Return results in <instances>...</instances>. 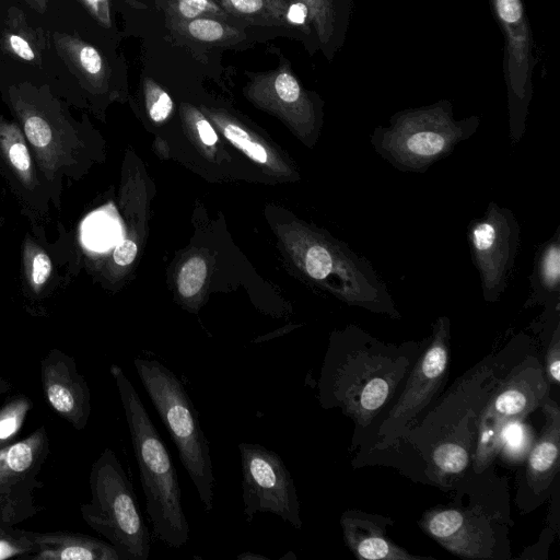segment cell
<instances>
[{"instance_id": "obj_3", "label": "cell", "mask_w": 560, "mask_h": 560, "mask_svg": "<svg viewBox=\"0 0 560 560\" xmlns=\"http://www.w3.org/2000/svg\"><path fill=\"white\" fill-rule=\"evenodd\" d=\"M8 104L21 127L49 197L59 206L62 182L74 179L81 140L74 119L47 86L11 85Z\"/></svg>"}, {"instance_id": "obj_37", "label": "cell", "mask_w": 560, "mask_h": 560, "mask_svg": "<svg viewBox=\"0 0 560 560\" xmlns=\"http://www.w3.org/2000/svg\"><path fill=\"white\" fill-rule=\"evenodd\" d=\"M196 126L199 137L205 144L213 145L217 142L218 136L213 128L211 127V125L206 119H198Z\"/></svg>"}, {"instance_id": "obj_24", "label": "cell", "mask_w": 560, "mask_h": 560, "mask_svg": "<svg viewBox=\"0 0 560 560\" xmlns=\"http://www.w3.org/2000/svg\"><path fill=\"white\" fill-rule=\"evenodd\" d=\"M32 406L27 396L19 395L0 407V450L14 443Z\"/></svg>"}, {"instance_id": "obj_14", "label": "cell", "mask_w": 560, "mask_h": 560, "mask_svg": "<svg viewBox=\"0 0 560 560\" xmlns=\"http://www.w3.org/2000/svg\"><path fill=\"white\" fill-rule=\"evenodd\" d=\"M45 397L56 413L74 429L83 430L91 413V394L73 358L52 349L40 362Z\"/></svg>"}, {"instance_id": "obj_30", "label": "cell", "mask_w": 560, "mask_h": 560, "mask_svg": "<svg viewBox=\"0 0 560 560\" xmlns=\"http://www.w3.org/2000/svg\"><path fill=\"white\" fill-rule=\"evenodd\" d=\"M187 31L194 38L203 42L219 40L226 33L224 25L212 19H192L187 24Z\"/></svg>"}, {"instance_id": "obj_8", "label": "cell", "mask_w": 560, "mask_h": 560, "mask_svg": "<svg viewBox=\"0 0 560 560\" xmlns=\"http://www.w3.org/2000/svg\"><path fill=\"white\" fill-rule=\"evenodd\" d=\"M244 516L252 523L257 513H272L293 528H302L294 480L280 455L267 447L238 444Z\"/></svg>"}, {"instance_id": "obj_32", "label": "cell", "mask_w": 560, "mask_h": 560, "mask_svg": "<svg viewBox=\"0 0 560 560\" xmlns=\"http://www.w3.org/2000/svg\"><path fill=\"white\" fill-rule=\"evenodd\" d=\"M177 12L187 20H192L206 11H218L211 0H176Z\"/></svg>"}, {"instance_id": "obj_25", "label": "cell", "mask_w": 560, "mask_h": 560, "mask_svg": "<svg viewBox=\"0 0 560 560\" xmlns=\"http://www.w3.org/2000/svg\"><path fill=\"white\" fill-rule=\"evenodd\" d=\"M207 276V265L201 257H191L182 267L177 285L183 298H191L199 293Z\"/></svg>"}, {"instance_id": "obj_42", "label": "cell", "mask_w": 560, "mask_h": 560, "mask_svg": "<svg viewBox=\"0 0 560 560\" xmlns=\"http://www.w3.org/2000/svg\"><path fill=\"white\" fill-rule=\"evenodd\" d=\"M8 527H10V526H5V525H3V524H1V523H0V532H2V530H4V529H7Z\"/></svg>"}, {"instance_id": "obj_9", "label": "cell", "mask_w": 560, "mask_h": 560, "mask_svg": "<svg viewBox=\"0 0 560 560\" xmlns=\"http://www.w3.org/2000/svg\"><path fill=\"white\" fill-rule=\"evenodd\" d=\"M450 326L447 316L435 320L428 347L415 363L401 395L380 427L383 446L393 444L409 432L411 423L442 385L448 365Z\"/></svg>"}, {"instance_id": "obj_2", "label": "cell", "mask_w": 560, "mask_h": 560, "mask_svg": "<svg viewBox=\"0 0 560 560\" xmlns=\"http://www.w3.org/2000/svg\"><path fill=\"white\" fill-rule=\"evenodd\" d=\"M109 371L116 382L131 436L153 534L167 546L180 548L188 542L190 529L170 453L121 368L112 364Z\"/></svg>"}, {"instance_id": "obj_28", "label": "cell", "mask_w": 560, "mask_h": 560, "mask_svg": "<svg viewBox=\"0 0 560 560\" xmlns=\"http://www.w3.org/2000/svg\"><path fill=\"white\" fill-rule=\"evenodd\" d=\"M147 106L152 120L160 122L165 120L173 109V101L170 95L155 82L145 81Z\"/></svg>"}, {"instance_id": "obj_17", "label": "cell", "mask_w": 560, "mask_h": 560, "mask_svg": "<svg viewBox=\"0 0 560 560\" xmlns=\"http://www.w3.org/2000/svg\"><path fill=\"white\" fill-rule=\"evenodd\" d=\"M545 424L527 460L526 483L539 494L546 491L559 471L560 409L549 397L541 405Z\"/></svg>"}, {"instance_id": "obj_10", "label": "cell", "mask_w": 560, "mask_h": 560, "mask_svg": "<svg viewBox=\"0 0 560 560\" xmlns=\"http://www.w3.org/2000/svg\"><path fill=\"white\" fill-rule=\"evenodd\" d=\"M49 454V440L42 425L27 438L0 450V523L13 527L33 516L40 506L35 492L43 487L38 479Z\"/></svg>"}, {"instance_id": "obj_40", "label": "cell", "mask_w": 560, "mask_h": 560, "mask_svg": "<svg viewBox=\"0 0 560 560\" xmlns=\"http://www.w3.org/2000/svg\"><path fill=\"white\" fill-rule=\"evenodd\" d=\"M10 388V383L0 374V395L7 393Z\"/></svg>"}, {"instance_id": "obj_19", "label": "cell", "mask_w": 560, "mask_h": 560, "mask_svg": "<svg viewBox=\"0 0 560 560\" xmlns=\"http://www.w3.org/2000/svg\"><path fill=\"white\" fill-rule=\"evenodd\" d=\"M525 308L541 305L548 312L560 310V224L552 236L537 248Z\"/></svg>"}, {"instance_id": "obj_5", "label": "cell", "mask_w": 560, "mask_h": 560, "mask_svg": "<svg viewBox=\"0 0 560 560\" xmlns=\"http://www.w3.org/2000/svg\"><path fill=\"white\" fill-rule=\"evenodd\" d=\"M135 368L164 423L207 512L213 509L214 475L198 412L182 381L156 360L136 358Z\"/></svg>"}, {"instance_id": "obj_7", "label": "cell", "mask_w": 560, "mask_h": 560, "mask_svg": "<svg viewBox=\"0 0 560 560\" xmlns=\"http://www.w3.org/2000/svg\"><path fill=\"white\" fill-rule=\"evenodd\" d=\"M467 241L483 300L499 302L509 287L520 249L521 229L515 214L490 201L485 213L469 222Z\"/></svg>"}, {"instance_id": "obj_20", "label": "cell", "mask_w": 560, "mask_h": 560, "mask_svg": "<svg viewBox=\"0 0 560 560\" xmlns=\"http://www.w3.org/2000/svg\"><path fill=\"white\" fill-rule=\"evenodd\" d=\"M52 37L58 55L83 85L93 90L105 85L106 62L94 46L65 33H55Z\"/></svg>"}, {"instance_id": "obj_23", "label": "cell", "mask_w": 560, "mask_h": 560, "mask_svg": "<svg viewBox=\"0 0 560 560\" xmlns=\"http://www.w3.org/2000/svg\"><path fill=\"white\" fill-rule=\"evenodd\" d=\"M470 445V438L442 441L429 455L431 472L440 477L462 472L469 464Z\"/></svg>"}, {"instance_id": "obj_36", "label": "cell", "mask_w": 560, "mask_h": 560, "mask_svg": "<svg viewBox=\"0 0 560 560\" xmlns=\"http://www.w3.org/2000/svg\"><path fill=\"white\" fill-rule=\"evenodd\" d=\"M228 4L235 11L244 14H253L261 10L262 0H226Z\"/></svg>"}, {"instance_id": "obj_11", "label": "cell", "mask_w": 560, "mask_h": 560, "mask_svg": "<svg viewBox=\"0 0 560 560\" xmlns=\"http://www.w3.org/2000/svg\"><path fill=\"white\" fill-rule=\"evenodd\" d=\"M506 38L509 137L512 145L526 130L532 98L533 40L521 0H490Z\"/></svg>"}, {"instance_id": "obj_27", "label": "cell", "mask_w": 560, "mask_h": 560, "mask_svg": "<svg viewBox=\"0 0 560 560\" xmlns=\"http://www.w3.org/2000/svg\"><path fill=\"white\" fill-rule=\"evenodd\" d=\"M223 131L225 138L242 150L248 158L258 163L267 162L268 154L265 148L253 141L243 128L234 124H226Z\"/></svg>"}, {"instance_id": "obj_1", "label": "cell", "mask_w": 560, "mask_h": 560, "mask_svg": "<svg viewBox=\"0 0 560 560\" xmlns=\"http://www.w3.org/2000/svg\"><path fill=\"white\" fill-rule=\"evenodd\" d=\"M389 346L357 326L337 332L318 382L323 407H340L360 427L371 422L404 378L409 362L383 355Z\"/></svg>"}, {"instance_id": "obj_29", "label": "cell", "mask_w": 560, "mask_h": 560, "mask_svg": "<svg viewBox=\"0 0 560 560\" xmlns=\"http://www.w3.org/2000/svg\"><path fill=\"white\" fill-rule=\"evenodd\" d=\"M32 545L24 530H14L12 527L0 532V560L13 557H28Z\"/></svg>"}, {"instance_id": "obj_34", "label": "cell", "mask_w": 560, "mask_h": 560, "mask_svg": "<svg viewBox=\"0 0 560 560\" xmlns=\"http://www.w3.org/2000/svg\"><path fill=\"white\" fill-rule=\"evenodd\" d=\"M83 7L103 25H110L108 0H79Z\"/></svg>"}, {"instance_id": "obj_6", "label": "cell", "mask_w": 560, "mask_h": 560, "mask_svg": "<svg viewBox=\"0 0 560 560\" xmlns=\"http://www.w3.org/2000/svg\"><path fill=\"white\" fill-rule=\"evenodd\" d=\"M91 501L81 504L84 522L104 536L120 560H147L150 535L132 485L116 454L105 448L90 471Z\"/></svg>"}, {"instance_id": "obj_26", "label": "cell", "mask_w": 560, "mask_h": 560, "mask_svg": "<svg viewBox=\"0 0 560 560\" xmlns=\"http://www.w3.org/2000/svg\"><path fill=\"white\" fill-rule=\"evenodd\" d=\"M310 12V19L315 25L317 35L326 44L334 31L335 13L331 0H301Z\"/></svg>"}, {"instance_id": "obj_12", "label": "cell", "mask_w": 560, "mask_h": 560, "mask_svg": "<svg viewBox=\"0 0 560 560\" xmlns=\"http://www.w3.org/2000/svg\"><path fill=\"white\" fill-rule=\"evenodd\" d=\"M549 385L536 358L523 361L491 395L478 424L504 431L510 422L523 419L542 405Z\"/></svg>"}, {"instance_id": "obj_18", "label": "cell", "mask_w": 560, "mask_h": 560, "mask_svg": "<svg viewBox=\"0 0 560 560\" xmlns=\"http://www.w3.org/2000/svg\"><path fill=\"white\" fill-rule=\"evenodd\" d=\"M0 171H7L10 179L27 197L35 198L44 191V184L21 127L0 117Z\"/></svg>"}, {"instance_id": "obj_35", "label": "cell", "mask_w": 560, "mask_h": 560, "mask_svg": "<svg viewBox=\"0 0 560 560\" xmlns=\"http://www.w3.org/2000/svg\"><path fill=\"white\" fill-rule=\"evenodd\" d=\"M308 18V8L302 1L292 3L287 11V20L295 25H303Z\"/></svg>"}, {"instance_id": "obj_33", "label": "cell", "mask_w": 560, "mask_h": 560, "mask_svg": "<svg viewBox=\"0 0 560 560\" xmlns=\"http://www.w3.org/2000/svg\"><path fill=\"white\" fill-rule=\"evenodd\" d=\"M137 255V245L131 240H125L119 243L113 253V259L118 266L130 265Z\"/></svg>"}, {"instance_id": "obj_21", "label": "cell", "mask_w": 560, "mask_h": 560, "mask_svg": "<svg viewBox=\"0 0 560 560\" xmlns=\"http://www.w3.org/2000/svg\"><path fill=\"white\" fill-rule=\"evenodd\" d=\"M46 35L40 27L33 26L25 14L11 8L1 34V49L13 57L39 66L46 49Z\"/></svg>"}, {"instance_id": "obj_41", "label": "cell", "mask_w": 560, "mask_h": 560, "mask_svg": "<svg viewBox=\"0 0 560 560\" xmlns=\"http://www.w3.org/2000/svg\"><path fill=\"white\" fill-rule=\"evenodd\" d=\"M295 558L294 555H292L291 552H288L287 556L282 557L281 559H287V558Z\"/></svg>"}, {"instance_id": "obj_13", "label": "cell", "mask_w": 560, "mask_h": 560, "mask_svg": "<svg viewBox=\"0 0 560 560\" xmlns=\"http://www.w3.org/2000/svg\"><path fill=\"white\" fill-rule=\"evenodd\" d=\"M419 526L451 553L465 559H494L495 540L490 525L456 508H433Z\"/></svg>"}, {"instance_id": "obj_15", "label": "cell", "mask_w": 560, "mask_h": 560, "mask_svg": "<svg viewBox=\"0 0 560 560\" xmlns=\"http://www.w3.org/2000/svg\"><path fill=\"white\" fill-rule=\"evenodd\" d=\"M346 545L358 559L366 560H419L428 557L410 555L393 542L386 526L387 517L361 511L347 510L340 517Z\"/></svg>"}, {"instance_id": "obj_16", "label": "cell", "mask_w": 560, "mask_h": 560, "mask_svg": "<svg viewBox=\"0 0 560 560\" xmlns=\"http://www.w3.org/2000/svg\"><path fill=\"white\" fill-rule=\"evenodd\" d=\"M32 545L27 558L35 560H120L116 549L103 540L66 532L24 530Z\"/></svg>"}, {"instance_id": "obj_31", "label": "cell", "mask_w": 560, "mask_h": 560, "mask_svg": "<svg viewBox=\"0 0 560 560\" xmlns=\"http://www.w3.org/2000/svg\"><path fill=\"white\" fill-rule=\"evenodd\" d=\"M546 371L549 383L558 385L560 381V323L556 327L546 353Z\"/></svg>"}, {"instance_id": "obj_38", "label": "cell", "mask_w": 560, "mask_h": 560, "mask_svg": "<svg viewBox=\"0 0 560 560\" xmlns=\"http://www.w3.org/2000/svg\"><path fill=\"white\" fill-rule=\"evenodd\" d=\"M22 1L25 2L33 10L37 11L38 13H44L47 9V3H48V0H22Z\"/></svg>"}, {"instance_id": "obj_39", "label": "cell", "mask_w": 560, "mask_h": 560, "mask_svg": "<svg viewBox=\"0 0 560 560\" xmlns=\"http://www.w3.org/2000/svg\"><path fill=\"white\" fill-rule=\"evenodd\" d=\"M237 559L238 560H269V558H267L262 555L254 553L252 551H245V552L241 553L240 556H237Z\"/></svg>"}, {"instance_id": "obj_22", "label": "cell", "mask_w": 560, "mask_h": 560, "mask_svg": "<svg viewBox=\"0 0 560 560\" xmlns=\"http://www.w3.org/2000/svg\"><path fill=\"white\" fill-rule=\"evenodd\" d=\"M22 268L27 290L42 294L52 278L54 265L47 250L30 236L23 243Z\"/></svg>"}, {"instance_id": "obj_4", "label": "cell", "mask_w": 560, "mask_h": 560, "mask_svg": "<svg viewBox=\"0 0 560 560\" xmlns=\"http://www.w3.org/2000/svg\"><path fill=\"white\" fill-rule=\"evenodd\" d=\"M480 117L455 119L448 102L406 109L389 118L388 126L375 127L370 142L375 152L404 173H424L451 155L472 137Z\"/></svg>"}]
</instances>
